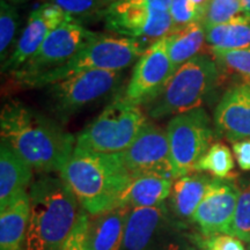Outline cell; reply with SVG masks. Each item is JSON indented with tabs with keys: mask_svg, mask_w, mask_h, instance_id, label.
<instances>
[{
	"mask_svg": "<svg viewBox=\"0 0 250 250\" xmlns=\"http://www.w3.org/2000/svg\"><path fill=\"white\" fill-rule=\"evenodd\" d=\"M29 217L30 198L27 191L0 211V250H22Z\"/></svg>",
	"mask_w": 250,
	"mask_h": 250,
	"instance_id": "cell-20",
	"label": "cell"
},
{
	"mask_svg": "<svg viewBox=\"0 0 250 250\" xmlns=\"http://www.w3.org/2000/svg\"><path fill=\"white\" fill-rule=\"evenodd\" d=\"M174 180L195 173L202 156L210 148L213 130L208 112L193 109L174 116L167 126Z\"/></svg>",
	"mask_w": 250,
	"mask_h": 250,
	"instance_id": "cell-9",
	"label": "cell"
},
{
	"mask_svg": "<svg viewBox=\"0 0 250 250\" xmlns=\"http://www.w3.org/2000/svg\"><path fill=\"white\" fill-rule=\"evenodd\" d=\"M11 1H22V0H11Z\"/></svg>",
	"mask_w": 250,
	"mask_h": 250,
	"instance_id": "cell-37",
	"label": "cell"
},
{
	"mask_svg": "<svg viewBox=\"0 0 250 250\" xmlns=\"http://www.w3.org/2000/svg\"><path fill=\"white\" fill-rule=\"evenodd\" d=\"M19 26L17 8L6 0L0 1V56L1 62L7 59V51L13 42Z\"/></svg>",
	"mask_w": 250,
	"mask_h": 250,
	"instance_id": "cell-29",
	"label": "cell"
},
{
	"mask_svg": "<svg viewBox=\"0 0 250 250\" xmlns=\"http://www.w3.org/2000/svg\"><path fill=\"white\" fill-rule=\"evenodd\" d=\"M169 212L166 203L153 208H131L122 250H151L169 224Z\"/></svg>",
	"mask_w": 250,
	"mask_h": 250,
	"instance_id": "cell-16",
	"label": "cell"
},
{
	"mask_svg": "<svg viewBox=\"0 0 250 250\" xmlns=\"http://www.w3.org/2000/svg\"><path fill=\"white\" fill-rule=\"evenodd\" d=\"M61 177L90 217L120 206L132 181L120 153L105 154L76 147Z\"/></svg>",
	"mask_w": 250,
	"mask_h": 250,
	"instance_id": "cell-2",
	"label": "cell"
},
{
	"mask_svg": "<svg viewBox=\"0 0 250 250\" xmlns=\"http://www.w3.org/2000/svg\"><path fill=\"white\" fill-rule=\"evenodd\" d=\"M115 0H48L71 15L74 20H88L104 17L107 9Z\"/></svg>",
	"mask_w": 250,
	"mask_h": 250,
	"instance_id": "cell-25",
	"label": "cell"
},
{
	"mask_svg": "<svg viewBox=\"0 0 250 250\" xmlns=\"http://www.w3.org/2000/svg\"><path fill=\"white\" fill-rule=\"evenodd\" d=\"M85 211L78 220L76 227L68 236L62 250H87V227H88L89 217Z\"/></svg>",
	"mask_w": 250,
	"mask_h": 250,
	"instance_id": "cell-32",
	"label": "cell"
},
{
	"mask_svg": "<svg viewBox=\"0 0 250 250\" xmlns=\"http://www.w3.org/2000/svg\"><path fill=\"white\" fill-rule=\"evenodd\" d=\"M211 55L218 66L248 80L247 83H250V49L221 50L211 48Z\"/></svg>",
	"mask_w": 250,
	"mask_h": 250,
	"instance_id": "cell-26",
	"label": "cell"
},
{
	"mask_svg": "<svg viewBox=\"0 0 250 250\" xmlns=\"http://www.w3.org/2000/svg\"><path fill=\"white\" fill-rule=\"evenodd\" d=\"M100 36L101 34L87 29L77 21L62 23L50 33L36 54L14 72L13 77L21 86L30 87L39 78L64 66Z\"/></svg>",
	"mask_w": 250,
	"mask_h": 250,
	"instance_id": "cell-7",
	"label": "cell"
},
{
	"mask_svg": "<svg viewBox=\"0 0 250 250\" xmlns=\"http://www.w3.org/2000/svg\"><path fill=\"white\" fill-rule=\"evenodd\" d=\"M167 50L175 70L196 57L206 41L205 29L201 22H193L174 31L167 37Z\"/></svg>",
	"mask_w": 250,
	"mask_h": 250,
	"instance_id": "cell-23",
	"label": "cell"
},
{
	"mask_svg": "<svg viewBox=\"0 0 250 250\" xmlns=\"http://www.w3.org/2000/svg\"><path fill=\"white\" fill-rule=\"evenodd\" d=\"M248 250H250V247H249V249H248Z\"/></svg>",
	"mask_w": 250,
	"mask_h": 250,
	"instance_id": "cell-38",
	"label": "cell"
},
{
	"mask_svg": "<svg viewBox=\"0 0 250 250\" xmlns=\"http://www.w3.org/2000/svg\"><path fill=\"white\" fill-rule=\"evenodd\" d=\"M30 217L22 250H62L83 208L62 177L42 174L29 187Z\"/></svg>",
	"mask_w": 250,
	"mask_h": 250,
	"instance_id": "cell-3",
	"label": "cell"
},
{
	"mask_svg": "<svg viewBox=\"0 0 250 250\" xmlns=\"http://www.w3.org/2000/svg\"><path fill=\"white\" fill-rule=\"evenodd\" d=\"M212 180L208 175L199 173L184 175L175 180L168 198L173 215L180 221L191 220Z\"/></svg>",
	"mask_w": 250,
	"mask_h": 250,
	"instance_id": "cell-19",
	"label": "cell"
},
{
	"mask_svg": "<svg viewBox=\"0 0 250 250\" xmlns=\"http://www.w3.org/2000/svg\"><path fill=\"white\" fill-rule=\"evenodd\" d=\"M191 1L193 2V5H195L196 7L202 12V18H203V14H204L205 7L206 5H208V0H191Z\"/></svg>",
	"mask_w": 250,
	"mask_h": 250,
	"instance_id": "cell-35",
	"label": "cell"
},
{
	"mask_svg": "<svg viewBox=\"0 0 250 250\" xmlns=\"http://www.w3.org/2000/svg\"><path fill=\"white\" fill-rule=\"evenodd\" d=\"M0 129L1 142L42 174H61L76 148L77 140L71 133L22 102L12 101L4 105Z\"/></svg>",
	"mask_w": 250,
	"mask_h": 250,
	"instance_id": "cell-1",
	"label": "cell"
},
{
	"mask_svg": "<svg viewBox=\"0 0 250 250\" xmlns=\"http://www.w3.org/2000/svg\"><path fill=\"white\" fill-rule=\"evenodd\" d=\"M104 19L107 29L117 36L137 40L145 45H151L174 31L169 11L123 0H115L105 12Z\"/></svg>",
	"mask_w": 250,
	"mask_h": 250,
	"instance_id": "cell-10",
	"label": "cell"
},
{
	"mask_svg": "<svg viewBox=\"0 0 250 250\" xmlns=\"http://www.w3.org/2000/svg\"><path fill=\"white\" fill-rule=\"evenodd\" d=\"M146 49L144 43L129 37L101 35L64 66L39 78L30 87L44 88L59 80L87 71H123L138 61Z\"/></svg>",
	"mask_w": 250,
	"mask_h": 250,
	"instance_id": "cell-6",
	"label": "cell"
},
{
	"mask_svg": "<svg viewBox=\"0 0 250 250\" xmlns=\"http://www.w3.org/2000/svg\"><path fill=\"white\" fill-rule=\"evenodd\" d=\"M33 168L11 146H0V211L31 186Z\"/></svg>",
	"mask_w": 250,
	"mask_h": 250,
	"instance_id": "cell-17",
	"label": "cell"
},
{
	"mask_svg": "<svg viewBox=\"0 0 250 250\" xmlns=\"http://www.w3.org/2000/svg\"><path fill=\"white\" fill-rule=\"evenodd\" d=\"M241 13H245L241 0H208L201 23L205 29L229 22Z\"/></svg>",
	"mask_w": 250,
	"mask_h": 250,
	"instance_id": "cell-27",
	"label": "cell"
},
{
	"mask_svg": "<svg viewBox=\"0 0 250 250\" xmlns=\"http://www.w3.org/2000/svg\"><path fill=\"white\" fill-rule=\"evenodd\" d=\"M166 37L148 45L136 62L125 93L130 101L147 104L161 93L176 71L168 55Z\"/></svg>",
	"mask_w": 250,
	"mask_h": 250,
	"instance_id": "cell-12",
	"label": "cell"
},
{
	"mask_svg": "<svg viewBox=\"0 0 250 250\" xmlns=\"http://www.w3.org/2000/svg\"><path fill=\"white\" fill-rule=\"evenodd\" d=\"M219 80L214 59L197 55L177 68L167 85L154 100L147 103L148 116L160 120L202 108Z\"/></svg>",
	"mask_w": 250,
	"mask_h": 250,
	"instance_id": "cell-4",
	"label": "cell"
},
{
	"mask_svg": "<svg viewBox=\"0 0 250 250\" xmlns=\"http://www.w3.org/2000/svg\"><path fill=\"white\" fill-rule=\"evenodd\" d=\"M146 123L140 104L118 98L78 134L76 147L105 154L122 153L130 147Z\"/></svg>",
	"mask_w": 250,
	"mask_h": 250,
	"instance_id": "cell-5",
	"label": "cell"
},
{
	"mask_svg": "<svg viewBox=\"0 0 250 250\" xmlns=\"http://www.w3.org/2000/svg\"><path fill=\"white\" fill-rule=\"evenodd\" d=\"M131 176L160 175L174 180L167 130L147 122L130 147L120 153Z\"/></svg>",
	"mask_w": 250,
	"mask_h": 250,
	"instance_id": "cell-11",
	"label": "cell"
},
{
	"mask_svg": "<svg viewBox=\"0 0 250 250\" xmlns=\"http://www.w3.org/2000/svg\"><path fill=\"white\" fill-rule=\"evenodd\" d=\"M77 20L51 2H45L37 7L28 19L12 55L2 62V72L12 74L17 72L31 56L36 54L52 30L62 23Z\"/></svg>",
	"mask_w": 250,
	"mask_h": 250,
	"instance_id": "cell-14",
	"label": "cell"
},
{
	"mask_svg": "<svg viewBox=\"0 0 250 250\" xmlns=\"http://www.w3.org/2000/svg\"><path fill=\"white\" fill-rule=\"evenodd\" d=\"M173 180L160 175L133 177L122 196L120 206L126 208H153L169 198Z\"/></svg>",
	"mask_w": 250,
	"mask_h": 250,
	"instance_id": "cell-21",
	"label": "cell"
},
{
	"mask_svg": "<svg viewBox=\"0 0 250 250\" xmlns=\"http://www.w3.org/2000/svg\"><path fill=\"white\" fill-rule=\"evenodd\" d=\"M240 189L232 181L213 179L191 221L202 235L228 234L235 214Z\"/></svg>",
	"mask_w": 250,
	"mask_h": 250,
	"instance_id": "cell-13",
	"label": "cell"
},
{
	"mask_svg": "<svg viewBox=\"0 0 250 250\" xmlns=\"http://www.w3.org/2000/svg\"><path fill=\"white\" fill-rule=\"evenodd\" d=\"M234 169L230 149L224 143H214L197 164L195 171H208L215 179H227Z\"/></svg>",
	"mask_w": 250,
	"mask_h": 250,
	"instance_id": "cell-24",
	"label": "cell"
},
{
	"mask_svg": "<svg viewBox=\"0 0 250 250\" xmlns=\"http://www.w3.org/2000/svg\"><path fill=\"white\" fill-rule=\"evenodd\" d=\"M123 79V71H87L44 87L50 110L59 120L72 115L90 103L114 93Z\"/></svg>",
	"mask_w": 250,
	"mask_h": 250,
	"instance_id": "cell-8",
	"label": "cell"
},
{
	"mask_svg": "<svg viewBox=\"0 0 250 250\" xmlns=\"http://www.w3.org/2000/svg\"><path fill=\"white\" fill-rule=\"evenodd\" d=\"M196 240L199 250H246L241 240L229 234L202 235Z\"/></svg>",
	"mask_w": 250,
	"mask_h": 250,
	"instance_id": "cell-31",
	"label": "cell"
},
{
	"mask_svg": "<svg viewBox=\"0 0 250 250\" xmlns=\"http://www.w3.org/2000/svg\"><path fill=\"white\" fill-rule=\"evenodd\" d=\"M205 34L212 49H250V15L243 13L229 22L205 28Z\"/></svg>",
	"mask_w": 250,
	"mask_h": 250,
	"instance_id": "cell-22",
	"label": "cell"
},
{
	"mask_svg": "<svg viewBox=\"0 0 250 250\" xmlns=\"http://www.w3.org/2000/svg\"><path fill=\"white\" fill-rule=\"evenodd\" d=\"M123 1L131 2V4L148 5L161 11H169L171 4V0H123Z\"/></svg>",
	"mask_w": 250,
	"mask_h": 250,
	"instance_id": "cell-34",
	"label": "cell"
},
{
	"mask_svg": "<svg viewBox=\"0 0 250 250\" xmlns=\"http://www.w3.org/2000/svg\"><path fill=\"white\" fill-rule=\"evenodd\" d=\"M129 211L130 208L118 206L89 219L87 250H122Z\"/></svg>",
	"mask_w": 250,
	"mask_h": 250,
	"instance_id": "cell-18",
	"label": "cell"
},
{
	"mask_svg": "<svg viewBox=\"0 0 250 250\" xmlns=\"http://www.w3.org/2000/svg\"><path fill=\"white\" fill-rule=\"evenodd\" d=\"M241 4L245 13L250 15V0H241Z\"/></svg>",
	"mask_w": 250,
	"mask_h": 250,
	"instance_id": "cell-36",
	"label": "cell"
},
{
	"mask_svg": "<svg viewBox=\"0 0 250 250\" xmlns=\"http://www.w3.org/2000/svg\"><path fill=\"white\" fill-rule=\"evenodd\" d=\"M214 126L233 143L250 139V83H237L226 90L215 108Z\"/></svg>",
	"mask_w": 250,
	"mask_h": 250,
	"instance_id": "cell-15",
	"label": "cell"
},
{
	"mask_svg": "<svg viewBox=\"0 0 250 250\" xmlns=\"http://www.w3.org/2000/svg\"><path fill=\"white\" fill-rule=\"evenodd\" d=\"M228 234L242 242L250 243V183L240 189L235 214Z\"/></svg>",
	"mask_w": 250,
	"mask_h": 250,
	"instance_id": "cell-28",
	"label": "cell"
},
{
	"mask_svg": "<svg viewBox=\"0 0 250 250\" xmlns=\"http://www.w3.org/2000/svg\"><path fill=\"white\" fill-rule=\"evenodd\" d=\"M169 12L174 21V31L202 20V12L191 0H171Z\"/></svg>",
	"mask_w": 250,
	"mask_h": 250,
	"instance_id": "cell-30",
	"label": "cell"
},
{
	"mask_svg": "<svg viewBox=\"0 0 250 250\" xmlns=\"http://www.w3.org/2000/svg\"><path fill=\"white\" fill-rule=\"evenodd\" d=\"M233 152L237 165L242 170H250V139L233 143Z\"/></svg>",
	"mask_w": 250,
	"mask_h": 250,
	"instance_id": "cell-33",
	"label": "cell"
}]
</instances>
